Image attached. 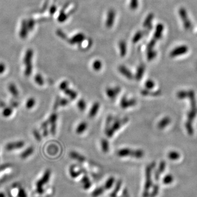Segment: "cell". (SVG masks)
<instances>
[{
  "instance_id": "ba28073f",
  "label": "cell",
  "mask_w": 197,
  "mask_h": 197,
  "mask_svg": "<svg viewBox=\"0 0 197 197\" xmlns=\"http://www.w3.org/2000/svg\"><path fill=\"white\" fill-rule=\"evenodd\" d=\"M58 115L56 114H52L50 115L48 122L50 125V132L52 134L54 135L56 132V122H57Z\"/></svg>"
},
{
  "instance_id": "30bf717a",
  "label": "cell",
  "mask_w": 197,
  "mask_h": 197,
  "mask_svg": "<svg viewBox=\"0 0 197 197\" xmlns=\"http://www.w3.org/2000/svg\"><path fill=\"white\" fill-rule=\"evenodd\" d=\"M118 71L124 77H126L128 80H131L134 78V76L130 72V71L124 65H120L118 67Z\"/></svg>"
},
{
  "instance_id": "9a60e30c",
  "label": "cell",
  "mask_w": 197,
  "mask_h": 197,
  "mask_svg": "<svg viewBox=\"0 0 197 197\" xmlns=\"http://www.w3.org/2000/svg\"><path fill=\"white\" fill-rule=\"evenodd\" d=\"M145 71V66L143 64H142L137 68L136 73L135 76V80L137 81L140 80L142 77H143V76H144Z\"/></svg>"
},
{
  "instance_id": "f1b7e54d",
  "label": "cell",
  "mask_w": 197,
  "mask_h": 197,
  "mask_svg": "<svg viewBox=\"0 0 197 197\" xmlns=\"http://www.w3.org/2000/svg\"><path fill=\"white\" fill-rule=\"evenodd\" d=\"M154 18V15L153 14L151 13L147 16L146 19L145 20L144 23V27H149L151 24V22L153 20Z\"/></svg>"
},
{
  "instance_id": "5bb4252c",
  "label": "cell",
  "mask_w": 197,
  "mask_h": 197,
  "mask_svg": "<svg viewBox=\"0 0 197 197\" xmlns=\"http://www.w3.org/2000/svg\"><path fill=\"white\" fill-rule=\"evenodd\" d=\"M141 94L143 96L151 95V96H153V97H158V96L161 95L162 91L160 90L152 91H151V90H148L147 89H144L143 90L141 91Z\"/></svg>"
},
{
  "instance_id": "f546056e",
  "label": "cell",
  "mask_w": 197,
  "mask_h": 197,
  "mask_svg": "<svg viewBox=\"0 0 197 197\" xmlns=\"http://www.w3.org/2000/svg\"><path fill=\"white\" fill-rule=\"evenodd\" d=\"M145 87L146 89L148 90H152L155 87V83L153 80H148L145 83Z\"/></svg>"
},
{
  "instance_id": "52a82bcc",
  "label": "cell",
  "mask_w": 197,
  "mask_h": 197,
  "mask_svg": "<svg viewBox=\"0 0 197 197\" xmlns=\"http://www.w3.org/2000/svg\"><path fill=\"white\" fill-rule=\"evenodd\" d=\"M121 88L120 87H108L106 89V93L107 97L111 100H114L116 97L117 95L120 93Z\"/></svg>"
},
{
  "instance_id": "484cf974",
  "label": "cell",
  "mask_w": 197,
  "mask_h": 197,
  "mask_svg": "<svg viewBox=\"0 0 197 197\" xmlns=\"http://www.w3.org/2000/svg\"><path fill=\"white\" fill-rule=\"evenodd\" d=\"M103 67V64L100 60H97L94 61L93 63V68L95 71H99Z\"/></svg>"
},
{
  "instance_id": "cb8c5ba5",
  "label": "cell",
  "mask_w": 197,
  "mask_h": 197,
  "mask_svg": "<svg viewBox=\"0 0 197 197\" xmlns=\"http://www.w3.org/2000/svg\"><path fill=\"white\" fill-rule=\"evenodd\" d=\"M168 157L171 160H177L180 157V154L176 151H171L168 154Z\"/></svg>"
},
{
  "instance_id": "7c38bea8",
  "label": "cell",
  "mask_w": 197,
  "mask_h": 197,
  "mask_svg": "<svg viewBox=\"0 0 197 197\" xmlns=\"http://www.w3.org/2000/svg\"><path fill=\"white\" fill-rule=\"evenodd\" d=\"M100 106V105L99 104V103L96 102V103H94L93 105H92V106L90 108L89 112V118H92L97 115L98 111L99 110Z\"/></svg>"
},
{
  "instance_id": "3957f363",
  "label": "cell",
  "mask_w": 197,
  "mask_h": 197,
  "mask_svg": "<svg viewBox=\"0 0 197 197\" xmlns=\"http://www.w3.org/2000/svg\"><path fill=\"white\" fill-rule=\"evenodd\" d=\"M179 14L182 21L184 29L187 30H190L192 27V25L189 19V17L188 16L187 10H186L184 8L181 7L179 10Z\"/></svg>"
},
{
  "instance_id": "b9f144b4",
  "label": "cell",
  "mask_w": 197,
  "mask_h": 197,
  "mask_svg": "<svg viewBox=\"0 0 197 197\" xmlns=\"http://www.w3.org/2000/svg\"><path fill=\"white\" fill-rule=\"evenodd\" d=\"M34 134L35 137L37 139V140H41V137L40 134L37 131V130H34Z\"/></svg>"
},
{
  "instance_id": "ee69618b",
  "label": "cell",
  "mask_w": 197,
  "mask_h": 197,
  "mask_svg": "<svg viewBox=\"0 0 197 197\" xmlns=\"http://www.w3.org/2000/svg\"><path fill=\"white\" fill-rule=\"evenodd\" d=\"M172 180V176H167L164 178V181L165 182H170Z\"/></svg>"
},
{
  "instance_id": "74e56055",
  "label": "cell",
  "mask_w": 197,
  "mask_h": 197,
  "mask_svg": "<svg viewBox=\"0 0 197 197\" xmlns=\"http://www.w3.org/2000/svg\"><path fill=\"white\" fill-rule=\"evenodd\" d=\"M67 88H69V82L66 80H64L59 85V89L62 91H64Z\"/></svg>"
},
{
  "instance_id": "44dd1931",
  "label": "cell",
  "mask_w": 197,
  "mask_h": 197,
  "mask_svg": "<svg viewBox=\"0 0 197 197\" xmlns=\"http://www.w3.org/2000/svg\"><path fill=\"white\" fill-rule=\"evenodd\" d=\"M101 146L103 152L104 153H107L109 151V143L108 141L105 139H103L101 141Z\"/></svg>"
},
{
  "instance_id": "603a6c76",
  "label": "cell",
  "mask_w": 197,
  "mask_h": 197,
  "mask_svg": "<svg viewBox=\"0 0 197 197\" xmlns=\"http://www.w3.org/2000/svg\"><path fill=\"white\" fill-rule=\"evenodd\" d=\"M34 148L32 147H30L27 148V150L24 151L21 154L20 157L23 159H25L28 157H29L34 152Z\"/></svg>"
},
{
  "instance_id": "6da1fadb",
  "label": "cell",
  "mask_w": 197,
  "mask_h": 197,
  "mask_svg": "<svg viewBox=\"0 0 197 197\" xmlns=\"http://www.w3.org/2000/svg\"><path fill=\"white\" fill-rule=\"evenodd\" d=\"M129 118L128 117H124L123 118H114L109 127H105V133L107 137L111 138L114 136V133L119 130L121 127L128 123Z\"/></svg>"
},
{
  "instance_id": "836d02e7",
  "label": "cell",
  "mask_w": 197,
  "mask_h": 197,
  "mask_svg": "<svg viewBox=\"0 0 197 197\" xmlns=\"http://www.w3.org/2000/svg\"><path fill=\"white\" fill-rule=\"evenodd\" d=\"M35 80L36 82V83L38 85L40 86H43L44 84V79H43V78L40 75H37V76L35 77Z\"/></svg>"
},
{
  "instance_id": "8fae6325",
  "label": "cell",
  "mask_w": 197,
  "mask_h": 197,
  "mask_svg": "<svg viewBox=\"0 0 197 197\" xmlns=\"http://www.w3.org/2000/svg\"><path fill=\"white\" fill-rule=\"evenodd\" d=\"M163 30V25L162 24H158L157 27H156V31H155V32L154 34V37L153 39L156 41L160 39L161 37L162 36Z\"/></svg>"
},
{
  "instance_id": "d4e9b609",
  "label": "cell",
  "mask_w": 197,
  "mask_h": 197,
  "mask_svg": "<svg viewBox=\"0 0 197 197\" xmlns=\"http://www.w3.org/2000/svg\"><path fill=\"white\" fill-rule=\"evenodd\" d=\"M86 106H87L86 102L83 99H80L77 102V107L80 111L83 112L85 110L86 108Z\"/></svg>"
},
{
  "instance_id": "277c9868",
  "label": "cell",
  "mask_w": 197,
  "mask_h": 197,
  "mask_svg": "<svg viewBox=\"0 0 197 197\" xmlns=\"http://www.w3.org/2000/svg\"><path fill=\"white\" fill-rule=\"evenodd\" d=\"M50 176V171L49 170H47L44 173L43 177H42L41 179L37 182L36 186H37V192L38 193L42 194L43 193V192H44L43 186L48 182Z\"/></svg>"
},
{
  "instance_id": "7a4b0ae2",
  "label": "cell",
  "mask_w": 197,
  "mask_h": 197,
  "mask_svg": "<svg viewBox=\"0 0 197 197\" xmlns=\"http://www.w3.org/2000/svg\"><path fill=\"white\" fill-rule=\"evenodd\" d=\"M118 156L120 157H132L140 159L143 156L144 152L142 150H132L129 148H122L117 152Z\"/></svg>"
},
{
  "instance_id": "7402d4cb",
  "label": "cell",
  "mask_w": 197,
  "mask_h": 197,
  "mask_svg": "<svg viewBox=\"0 0 197 197\" xmlns=\"http://www.w3.org/2000/svg\"><path fill=\"white\" fill-rule=\"evenodd\" d=\"M8 90L10 94L14 97H17L19 95V91L15 85L13 83H10L8 86Z\"/></svg>"
},
{
  "instance_id": "4fadbf2b",
  "label": "cell",
  "mask_w": 197,
  "mask_h": 197,
  "mask_svg": "<svg viewBox=\"0 0 197 197\" xmlns=\"http://www.w3.org/2000/svg\"><path fill=\"white\" fill-rule=\"evenodd\" d=\"M115 18V12L113 10H110L107 15V20H106V27L110 28L112 27L114 24V21Z\"/></svg>"
},
{
  "instance_id": "7bdbcfd3",
  "label": "cell",
  "mask_w": 197,
  "mask_h": 197,
  "mask_svg": "<svg viewBox=\"0 0 197 197\" xmlns=\"http://www.w3.org/2000/svg\"><path fill=\"white\" fill-rule=\"evenodd\" d=\"M114 178L111 177L110 179H108V180L107 182V184H106V186L107 187H110L112 184V183L114 182Z\"/></svg>"
},
{
  "instance_id": "bcb514c9",
  "label": "cell",
  "mask_w": 197,
  "mask_h": 197,
  "mask_svg": "<svg viewBox=\"0 0 197 197\" xmlns=\"http://www.w3.org/2000/svg\"><path fill=\"white\" fill-rule=\"evenodd\" d=\"M0 197H5L4 194L2 193V192H1V193H0Z\"/></svg>"
},
{
  "instance_id": "8992f818",
  "label": "cell",
  "mask_w": 197,
  "mask_h": 197,
  "mask_svg": "<svg viewBox=\"0 0 197 197\" xmlns=\"http://www.w3.org/2000/svg\"><path fill=\"white\" fill-rule=\"evenodd\" d=\"M188 51V47L186 45H182L174 48V49L171 52L170 56L172 58L178 57L187 53Z\"/></svg>"
},
{
  "instance_id": "e0dca14e",
  "label": "cell",
  "mask_w": 197,
  "mask_h": 197,
  "mask_svg": "<svg viewBox=\"0 0 197 197\" xmlns=\"http://www.w3.org/2000/svg\"><path fill=\"white\" fill-rule=\"evenodd\" d=\"M70 156L71 157V158L75 159V160H78V161H80V162H83L86 160L85 157L75 151L71 152L70 153Z\"/></svg>"
},
{
  "instance_id": "f6af8a7d",
  "label": "cell",
  "mask_w": 197,
  "mask_h": 197,
  "mask_svg": "<svg viewBox=\"0 0 197 197\" xmlns=\"http://www.w3.org/2000/svg\"><path fill=\"white\" fill-rule=\"evenodd\" d=\"M4 70V65H0V74L3 73Z\"/></svg>"
},
{
  "instance_id": "1f68e13d",
  "label": "cell",
  "mask_w": 197,
  "mask_h": 197,
  "mask_svg": "<svg viewBox=\"0 0 197 197\" xmlns=\"http://www.w3.org/2000/svg\"><path fill=\"white\" fill-rule=\"evenodd\" d=\"M188 97V91L184 90L179 91L177 93V97L180 99H184Z\"/></svg>"
},
{
  "instance_id": "d6986e66",
  "label": "cell",
  "mask_w": 197,
  "mask_h": 197,
  "mask_svg": "<svg viewBox=\"0 0 197 197\" xmlns=\"http://www.w3.org/2000/svg\"><path fill=\"white\" fill-rule=\"evenodd\" d=\"M84 37H85L83 34H77L71 39L70 43L71 44L80 43V42H82L84 39Z\"/></svg>"
},
{
  "instance_id": "60d3db41",
  "label": "cell",
  "mask_w": 197,
  "mask_h": 197,
  "mask_svg": "<svg viewBox=\"0 0 197 197\" xmlns=\"http://www.w3.org/2000/svg\"><path fill=\"white\" fill-rule=\"evenodd\" d=\"M18 197H27V194L26 192L24 190L23 188H20L18 192Z\"/></svg>"
},
{
  "instance_id": "5b68a950",
  "label": "cell",
  "mask_w": 197,
  "mask_h": 197,
  "mask_svg": "<svg viewBox=\"0 0 197 197\" xmlns=\"http://www.w3.org/2000/svg\"><path fill=\"white\" fill-rule=\"evenodd\" d=\"M136 104L137 101L135 99H128L126 96H123L120 99V107L123 109L135 106Z\"/></svg>"
},
{
  "instance_id": "e575fe53",
  "label": "cell",
  "mask_w": 197,
  "mask_h": 197,
  "mask_svg": "<svg viewBox=\"0 0 197 197\" xmlns=\"http://www.w3.org/2000/svg\"><path fill=\"white\" fill-rule=\"evenodd\" d=\"M70 173L71 176L74 177H77L78 176V175L80 174V171H76L75 166H71V167L70 168Z\"/></svg>"
},
{
  "instance_id": "9c48e42d",
  "label": "cell",
  "mask_w": 197,
  "mask_h": 197,
  "mask_svg": "<svg viewBox=\"0 0 197 197\" xmlns=\"http://www.w3.org/2000/svg\"><path fill=\"white\" fill-rule=\"evenodd\" d=\"M24 142L23 141H15V142H12L9 144H7L6 146V148L7 151L15 150L17 149H19L24 146Z\"/></svg>"
},
{
  "instance_id": "d6a6232c",
  "label": "cell",
  "mask_w": 197,
  "mask_h": 197,
  "mask_svg": "<svg viewBox=\"0 0 197 197\" xmlns=\"http://www.w3.org/2000/svg\"><path fill=\"white\" fill-rule=\"evenodd\" d=\"M13 112V110H12V108L10 107H7L6 108L4 109L3 112H2V115L3 116L5 117H10L11 116V114H12Z\"/></svg>"
},
{
  "instance_id": "f35d334b",
  "label": "cell",
  "mask_w": 197,
  "mask_h": 197,
  "mask_svg": "<svg viewBox=\"0 0 197 197\" xmlns=\"http://www.w3.org/2000/svg\"><path fill=\"white\" fill-rule=\"evenodd\" d=\"M69 103V100L67 99H65V98H62L59 100V106H66Z\"/></svg>"
},
{
  "instance_id": "ac0fdd59",
  "label": "cell",
  "mask_w": 197,
  "mask_h": 197,
  "mask_svg": "<svg viewBox=\"0 0 197 197\" xmlns=\"http://www.w3.org/2000/svg\"><path fill=\"white\" fill-rule=\"evenodd\" d=\"M87 128H88V124L86 122H82L77 126L76 132L78 134H82L87 130Z\"/></svg>"
},
{
  "instance_id": "2e32d148",
  "label": "cell",
  "mask_w": 197,
  "mask_h": 197,
  "mask_svg": "<svg viewBox=\"0 0 197 197\" xmlns=\"http://www.w3.org/2000/svg\"><path fill=\"white\" fill-rule=\"evenodd\" d=\"M171 120L170 117H165L159 122L158 124V128L159 129H163L170 123Z\"/></svg>"
},
{
  "instance_id": "4dcf8cb0",
  "label": "cell",
  "mask_w": 197,
  "mask_h": 197,
  "mask_svg": "<svg viewBox=\"0 0 197 197\" xmlns=\"http://www.w3.org/2000/svg\"><path fill=\"white\" fill-rule=\"evenodd\" d=\"M35 104H36V101L34 98L31 97V98L29 99L27 101V103H26V107L27 109L32 108L35 106Z\"/></svg>"
},
{
  "instance_id": "d590c367",
  "label": "cell",
  "mask_w": 197,
  "mask_h": 197,
  "mask_svg": "<svg viewBox=\"0 0 197 197\" xmlns=\"http://www.w3.org/2000/svg\"><path fill=\"white\" fill-rule=\"evenodd\" d=\"M144 35V33L141 31H138L136 34H135V36L133 38V42H137L138 41L140 40L141 38Z\"/></svg>"
},
{
  "instance_id": "4316f807",
  "label": "cell",
  "mask_w": 197,
  "mask_h": 197,
  "mask_svg": "<svg viewBox=\"0 0 197 197\" xmlns=\"http://www.w3.org/2000/svg\"><path fill=\"white\" fill-rule=\"evenodd\" d=\"M157 52L153 49L147 50V59L149 61L153 60L157 56Z\"/></svg>"
},
{
  "instance_id": "ffe728a7",
  "label": "cell",
  "mask_w": 197,
  "mask_h": 197,
  "mask_svg": "<svg viewBox=\"0 0 197 197\" xmlns=\"http://www.w3.org/2000/svg\"><path fill=\"white\" fill-rule=\"evenodd\" d=\"M64 93L66 95L69 96L70 97V99L74 100L76 99L77 97V93H76V91L69 89V88H67L66 89L63 91Z\"/></svg>"
},
{
  "instance_id": "8d00e7d4",
  "label": "cell",
  "mask_w": 197,
  "mask_h": 197,
  "mask_svg": "<svg viewBox=\"0 0 197 197\" xmlns=\"http://www.w3.org/2000/svg\"><path fill=\"white\" fill-rule=\"evenodd\" d=\"M165 163L163 161V162H161L160 163V165H159V170L157 171V173H156V176H159V174L160 173H162L164 169H165Z\"/></svg>"
},
{
  "instance_id": "83f0119b",
  "label": "cell",
  "mask_w": 197,
  "mask_h": 197,
  "mask_svg": "<svg viewBox=\"0 0 197 197\" xmlns=\"http://www.w3.org/2000/svg\"><path fill=\"white\" fill-rule=\"evenodd\" d=\"M120 55L122 57H124L127 52L126 49V44L124 41H121L120 43Z\"/></svg>"
},
{
  "instance_id": "ab89813d",
  "label": "cell",
  "mask_w": 197,
  "mask_h": 197,
  "mask_svg": "<svg viewBox=\"0 0 197 197\" xmlns=\"http://www.w3.org/2000/svg\"><path fill=\"white\" fill-rule=\"evenodd\" d=\"M130 6L131 10H136L138 7V0H131Z\"/></svg>"
}]
</instances>
